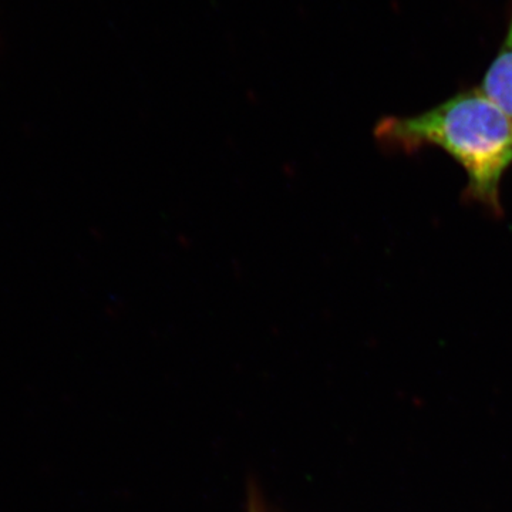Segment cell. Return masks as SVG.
I'll list each match as a JSON object with an SVG mask.
<instances>
[{
	"label": "cell",
	"mask_w": 512,
	"mask_h": 512,
	"mask_svg": "<svg viewBox=\"0 0 512 512\" xmlns=\"http://www.w3.org/2000/svg\"><path fill=\"white\" fill-rule=\"evenodd\" d=\"M375 138L380 147L407 154L440 148L466 173L468 200L503 214L501 183L512 165V124L478 87L416 116L384 117Z\"/></svg>",
	"instance_id": "6da1fadb"
},
{
	"label": "cell",
	"mask_w": 512,
	"mask_h": 512,
	"mask_svg": "<svg viewBox=\"0 0 512 512\" xmlns=\"http://www.w3.org/2000/svg\"><path fill=\"white\" fill-rule=\"evenodd\" d=\"M478 89L512 124V5L503 43Z\"/></svg>",
	"instance_id": "7a4b0ae2"
}]
</instances>
